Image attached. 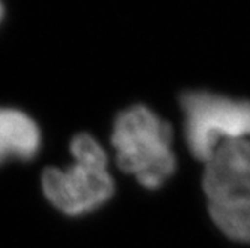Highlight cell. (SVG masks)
Wrapping results in <instances>:
<instances>
[{
    "instance_id": "obj_1",
    "label": "cell",
    "mask_w": 250,
    "mask_h": 248,
    "mask_svg": "<svg viewBox=\"0 0 250 248\" xmlns=\"http://www.w3.org/2000/svg\"><path fill=\"white\" fill-rule=\"evenodd\" d=\"M111 144L120 169L147 189L162 186L175 171L172 129L144 105L130 106L116 117Z\"/></svg>"
},
{
    "instance_id": "obj_2",
    "label": "cell",
    "mask_w": 250,
    "mask_h": 248,
    "mask_svg": "<svg viewBox=\"0 0 250 248\" xmlns=\"http://www.w3.org/2000/svg\"><path fill=\"white\" fill-rule=\"evenodd\" d=\"M202 186L217 228L250 242V141L222 145L206 162Z\"/></svg>"
},
{
    "instance_id": "obj_3",
    "label": "cell",
    "mask_w": 250,
    "mask_h": 248,
    "mask_svg": "<svg viewBox=\"0 0 250 248\" xmlns=\"http://www.w3.org/2000/svg\"><path fill=\"white\" fill-rule=\"evenodd\" d=\"M185 136L192 154L206 163L225 144L250 141V100L189 90L180 97Z\"/></svg>"
},
{
    "instance_id": "obj_4",
    "label": "cell",
    "mask_w": 250,
    "mask_h": 248,
    "mask_svg": "<svg viewBox=\"0 0 250 248\" xmlns=\"http://www.w3.org/2000/svg\"><path fill=\"white\" fill-rule=\"evenodd\" d=\"M41 183L45 197L66 215H83L96 210L116 190L108 166L83 162L66 169L47 168Z\"/></svg>"
},
{
    "instance_id": "obj_5",
    "label": "cell",
    "mask_w": 250,
    "mask_h": 248,
    "mask_svg": "<svg viewBox=\"0 0 250 248\" xmlns=\"http://www.w3.org/2000/svg\"><path fill=\"white\" fill-rule=\"evenodd\" d=\"M39 147L36 121L20 109L0 106V165L8 159H33Z\"/></svg>"
},
{
    "instance_id": "obj_6",
    "label": "cell",
    "mask_w": 250,
    "mask_h": 248,
    "mask_svg": "<svg viewBox=\"0 0 250 248\" xmlns=\"http://www.w3.org/2000/svg\"><path fill=\"white\" fill-rule=\"evenodd\" d=\"M71 153L75 162L108 166V155L102 145L88 133H78L71 141Z\"/></svg>"
},
{
    "instance_id": "obj_7",
    "label": "cell",
    "mask_w": 250,
    "mask_h": 248,
    "mask_svg": "<svg viewBox=\"0 0 250 248\" xmlns=\"http://www.w3.org/2000/svg\"><path fill=\"white\" fill-rule=\"evenodd\" d=\"M3 15H5V6H3L2 2H0V21L3 19Z\"/></svg>"
}]
</instances>
